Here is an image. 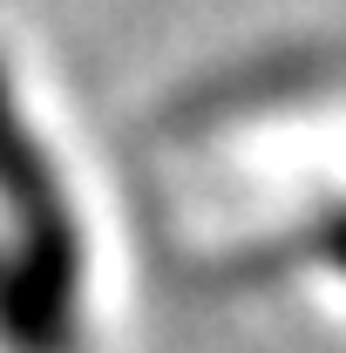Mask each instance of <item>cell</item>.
Here are the masks:
<instances>
[{
	"instance_id": "cell-2",
	"label": "cell",
	"mask_w": 346,
	"mask_h": 353,
	"mask_svg": "<svg viewBox=\"0 0 346 353\" xmlns=\"http://www.w3.org/2000/svg\"><path fill=\"white\" fill-rule=\"evenodd\" d=\"M0 347H14V353H68L54 333H48V319L34 312L14 252H0Z\"/></svg>"
},
{
	"instance_id": "cell-1",
	"label": "cell",
	"mask_w": 346,
	"mask_h": 353,
	"mask_svg": "<svg viewBox=\"0 0 346 353\" xmlns=\"http://www.w3.org/2000/svg\"><path fill=\"white\" fill-rule=\"evenodd\" d=\"M0 211L14 218V265L28 279V299L48 333L75 353V299H82V231L54 183L41 136L28 130L14 88L0 75Z\"/></svg>"
}]
</instances>
